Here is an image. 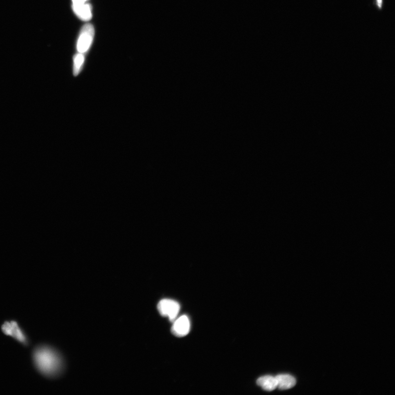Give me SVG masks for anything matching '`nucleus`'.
<instances>
[{
  "label": "nucleus",
  "mask_w": 395,
  "mask_h": 395,
  "mask_svg": "<svg viewBox=\"0 0 395 395\" xmlns=\"http://www.w3.org/2000/svg\"><path fill=\"white\" fill-rule=\"evenodd\" d=\"M34 365L41 374L47 378L56 377L63 369V362L59 353L51 347L40 346L33 353Z\"/></svg>",
  "instance_id": "nucleus-1"
},
{
  "label": "nucleus",
  "mask_w": 395,
  "mask_h": 395,
  "mask_svg": "<svg viewBox=\"0 0 395 395\" xmlns=\"http://www.w3.org/2000/svg\"><path fill=\"white\" fill-rule=\"evenodd\" d=\"M1 329L4 334L10 336L23 346L25 347L29 346L28 337L16 321H6L2 325Z\"/></svg>",
  "instance_id": "nucleus-2"
},
{
  "label": "nucleus",
  "mask_w": 395,
  "mask_h": 395,
  "mask_svg": "<svg viewBox=\"0 0 395 395\" xmlns=\"http://www.w3.org/2000/svg\"><path fill=\"white\" fill-rule=\"evenodd\" d=\"M94 29L92 24H86L81 29L77 43V50L79 53H85L89 49L93 42Z\"/></svg>",
  "instance_id": "nucleus-3"
},
{
  "label": "nucleus",
  "mask_w": 395,
  "mask_h": 395,
  "mask_svg": "<svg viewBox=\"0 0 395 395\" xmlns=\"http://www.w3.org/2000/svg\"><path fill=\"white\" fill-rule=\"evenodd\" d=\"M158 310L160 314L167 317L170 321L174 322L178 316L180 306L176 301L170 299H163L158 303Z\"/></svg>",
  "instance_id": "nucleus-4"
},
{
  "label": "nucleus",
  "mask_w": 395,
  "mask_h": 395,
  "mask_svg": "<svg viewBox=\"0 0 395 395\" xmlns=\"http://www.w3.org/2000/svg\"><path fill=\"white\" fill-rule=\"evenodd\" d=\"M174 322V325L171 328L172 334L178 337H184L189 333L190 324L187 316H182Z\"/></svg>",
  "instance_id": "nucleus-5"
},
{
  "label": "nucleus",
  "mask_w": 395,
  "mask_h": 395,
  "mask_svg": "<svg viewBox=\"0 0 395 395\" xmlns=\"http://www.w3.org/2000/svg\"><path fill=\"white\" fill-rule=\"evenodd\" d=\"M72 10L80 20L88 22L92 18V6L90 4H72Z\"/></svg>",
  "instance_id": "nucleus-6"
},
{
  "label": "nucleus",
  "mask_w": 395,
  "mask_h": 395,
  "mask_svg": "<svg viewBox=\"0 0 395 395\" xmlns=\"http://www.w3.org/2000/svg\"><path fill=\"white\" fill-rule=\"evenodd\" d=\"M278 384V388L280 390L291 389L296 385L297 381L292 375L280 374L275 376Z\"/></svg>",
  "instance_id": "nucleus-7"
},
{
  "label": "nucleus",
  "mask_w": 395,
  "mask_h": 395,
  "mask_svg": "<svg viewBox=\"0 0 395 395\" xmlns=\"http://www.w3.org/2000/svg\"><path fill=\"white\" fill-rule=\"evenodd\" d=\"M256 383L257 385L267 392L274 391L278 388L276 378L270 375L262 376L257 380Z\"/></svg>",
  "instance_id": "nucleus-8"
},
{
  "label": "nucleus",
  "mask_w": 395,
  "mask_h": 395,
  "mask_svg": "<svg viewBox=\"0 0 395 395\" xmlns=\"http://www.w3.org/2000/svg\"><path fill=\"white\" fill-rule=\"evenodd\" d=\"M85 60L84 53H78L74 57V75L79 73Z\"/></svg>",
  "instance_id": "nucleus-9"
},
{
  "label": "nucleus",
  "mask_w": 395,
  "mask_h": 395,
  "mask_svg": "<svg viewBox=\"0 0 395 395\" xmlns=\"http://www.w3.org/2000/svg\"><path fill=\"white\" fill-rule=\"evenodd\" d=\"M88 0H72V4H79L85 3Z\"/></svg>",
  "instance_id": "nucleus-10"
},
{
  "label": "nucleus",
  "mask_w": 395,
  "mask_h": 395,
  "mask_svg": "<svg viewBox=\"0 0 395 395\" xmlns=\"http://www.w3.org/2000/svg\"><path fill=\"white\" fill-rule=\"evenodd\" d=\"M381 3H382V0H377V4L379 8L381 7Z\"/></svg>",
  "instance_id": "nucleus-11"
}]
</instances>
